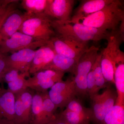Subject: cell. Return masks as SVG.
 Returning a JSON list of instances; mask_svg holds the SVG:
<instances>
[{
  "instance_id": "obj_1",
  "label": "cell",
  "mask_w": 124,
  "mask_h": 124,
  "mask_svg": "<svg viewBox=\"0 0 124 124\" xmlns=\"http://www.w3.org/2000/svg\"><path fill=\"white\" fill-rule=\"evenodd\" d=\"M71 22L107 31L124 32V10L122 2L113 1L100 11L86 16H72Z\"/></svg>"
},
{
  "instance_id": "obj_11",
  "label": "cell",
  "mask_w": 124,
  "mask_h": 124,
  "mask_svg": "<svg viewBox=\"0 0 124 124\" xmlns=\"http://www.w3.org/2000/svg\"><path fill=\"white\" fill-rule=\"evenodd\" d=\"M33 94L27 88L15 95L16 124H31V107Z\"/></svg>"
},
{
  "instance_id": "obj_23",
  "label": "cell",
  "mask_w": 124,
  "mask_h": 124,
  "mask_svg": "<svg viewBox=\"0 0 124 124\" xmlns=\"http://www.w3.org/2000/svg\"><path fill=\"white\" fill-rule=\"evenodd\" d=\"M102 124H124V106L115 105L104 117Z\"/></svg>"
},
{
  "instance_id": "obj_30",
  "label": "cell",
  "mask_w": 124,
  "mask_h": 124,
  "mask_svg": "<svg viewBox=\"0 0 124 124\" xmlns=\"http://www.w3.org/2000/svg\"><path fill=\"white\" fill-rule=\"evenodd\" d=\"M87 88L88 95L91 99L94 95L99 93L100 89L96 84L93 75L91 70L87 75Z\"/></svg>"
},
{
  "instance_id": "obj_13",
  "label": "cell",
  "mask_w": 124,
  "mask_h": 124,
  "mask_svg": "<svg viewBox=\"0 0 124 124\" xmlns=\"http://www.w3.org/2000/svg\"><path fill=\"white\" fill-rule=\"evenodd\" d=\"M35 52L34 50L25 49L7 55V71L9 69H15L20 73L29 72Z\"/></svg>"
},
{
  "instance_id": "obj_19",
  "label": "cell",
  "mask_w": 124,
  "mask_h": 124,
  "mask_svg": "<svg viewBox=\"0 0 124 124\" xmlns=\"http://www.w3.org/2000/svg\"><path fill=\"white\" fill-rule=\"evenodd\" d=\"M113 0H83L81 1L72 16H86L100 11Z\"/></svg>"
},
{
  "instance_id": "obj_7",
  "label": "cell",
  "mask_w": 124,
  "mask_h": 124,
  "mask_svg": "<svg viewBox=\"0 0 124 124\" xmlns=\"http://www.w3.org/2000/svg\"><path fill=\"white\" fill-rule=\"evenodd\" d=\"M50 41L56 53L78 60L89 47L88 43L79 42L57 35Z\"/></svg>"
},
{
  "instance_id": "obj_29",
  "label": "cell",
  "mask_w": 124,
  "mask_h": 124,
  "mask_svg": "<svg viewBox=\"0 0 124 124\" xmlns=\"http://www.w3.org/2000/svg\"><path fill=\"white\" fill-rule=\"evenodd\" d=\"M17 0H0V23L11 11L16 9Z\"/></svg>"
},
{
  "instance_id": "obj_21",
  "label": "cell",
  "mask_w": 124,
  "mask_h": 124,
  "mask_svg": "<svg viewBox=\"0 0 124 124\" xmlns=\"http://www.w3.org/2000/svg\"><path fill=\"white\" fill-rule=\"evenodd\" d=\"M48 0H23L22 7L27 13L32 15H38L44 13Z\"/></svg>"
},
{
  "instance_id": "obj_18",
  "label": "cell",
  "mask_w": 124,
  "mask_h": 124,
  "mask_svg": "<svg viewBox=\"0 0 124 124\" xmlns=\"http://www.w3.org/2000/svg\"><path fill=\"white\" fill-rule=\"evenodd\" d=\"M99 50V48L94 46L85 50L78 60L76 74L88 75L98 55Z\"/></svg>"
},
{
  "instance_id": "obj_15",
  "label": "cell",
  "mask_w": 124,
  "mask_h": 124,
  "mask_svg": "<svg viewBox=\"0 0 124 124\" xmlns=\"http://www.w3.org/2000/svg\"><path fill=\"white\" fill-rule=\"evenodd\" d=\"M117 94L115 105L124 106V53L120 50L113 63Z\"/></svg>"
},
{
  "instance_id": "obj_35",
  "label": "cell",
  "mask_w": 124,
  "mask_h": 124,
  "mask_svg": "<svg viewBox=\"0 0 124 124\" xmlns=\"http://www.w3.org/2000/svg\"><path fill=\"white\" fill-rule=\"evenodd\" d=\"M6 18H5L4 19H3V20H2V21H1V22L0 23V27L1 26V24H2V23H3V22H4V20H5V19Z\"/></svg>"
},
{
  "instance_id": "obj_10",
  "label": "cell",
  "mask_w": 124,
  "mask_h": 124,
  "mask_svg": "<svg viewBox=\"0 0 124 124\" xmlns=\"http://www.w3.org/2000/svg\"><path fill=\"white\" fill-rule=\"evenodd\" d=\"M75 2L74 0H48L44 14L53 20L71 21Z\"/></svg>"
},
{
  "instance_id": "obj_36",
  "label": "cell",
  "mask_w": 124,
  "mask_h": 124,
  "mask_svg": "<svg viewBox=\"0 0 124 124\" xmlns=\"http://www.w3.org/2000/svg\"><path fill=\"white\" fill-rule=\"evenodd\" d=\"M1 39L0 38V42H1Z\"/></svg>"
},
{
  "instance_id": "obj_17",
  "label": "cell",
  "mask_w": 124,
  "mask_h": 124,
  "mask_svg": "<svg viewBox=\"0 0 124 124\" xmlns=\"http://www.w3.org/2000/svg\"><path fill=\"white\" fill-rule=\"evenodd\" d=\"M78 60L55 53L52 62L45 70L51 69L64 73L69 72L75 75L76 73Z\"/></svg>"
},
{
  "instance_id": "obj_8",
  "label": "cell",
  "mask_w": 124,
  "mask_h": 124,
  "mask_svg": "<svg viewBox=\"0 0 124 124\" xmlns=\"http://www.w3.org/2000/svg\"><path fill=\"white\" fill-rule=\"evenodd\" d=\"M64 74V72L51 69L40 71L26 80V86L37 92L45 93L55 83L62 81Z\"/></svg>"
},
{
  "instance_id": "obj_25",
  "label": "cell",
  "mask_w": 124,
  "mask_h": 124,
  "mask_svg": "<svg viewBox=\"0 0 124 124\" xmlns=\"http://www.w3.org/2000/svg\"><path fill=\"white\" fill-rule=\"evenodd\" d=\"M101 54H98L95 63L91 68L95 82L97 86L101 89L106 88L108 85H107V82L104 79L102 72L101 66Z\"/></svg>"
},
{
  "instance_id": "obj_34",
  "label": "cell",
  "mask_w": 124,
  "mask_h": 124,
  "mask_svg": "<svg viewBox=\"0 0 124 124\" xmlns=\"http://www.w3.org/2000/svg\"><path fill=\"white\" fill-rule=\"evenodd\" d=\"M0 124H17L15 122L8 121L0 120Z\"/></svg>"
},
{
  "instance_id": "obj_33",
  "label": "cell",
  "mask_w": 124,
  "mask_h": 124,
  "mask_svg": "<svg viewBox=\"0 0 124 124\" xmlns=\"http://www.w3.org/2000/svg\"><path fill=\"white\" fill-rule=\"evenodd\" d=\"M46 124H67L59 115L55 116Z\"/></svg>"
},
{
  "instance_id": "obj_28",
  "label": "cell",
  "mask_w": 124,
  "mask_h": 124,
  "mask_svg": "<svg viewBox=\"0 0 124 124\" xmlns=\"http://www.w3.org/2000/svg\"><path fill=\"white\" fill-rule=\"evenodd\" d=\"M66 108L88 118L91 120L92 111L91 108H86L75 98L67 104Z\"/></svg>"
},
{
  "instance_id": "obj_3",
  "label": "cell",
  "mask_w": 124,
  "mask_h": 124,
  "mask_svg": "<svg viewBox=\"0 0 124 124\" xmlns=\"http://www.w3.org/2000/svg\"><path fill=\"white\" fill-rule=\"evenodd\" d=\"M51 21L44 13L33 15L24 21L18 31L37 39L49 41L56 35L51 26Z\"/></svg>"
},
{
  "instance_id": "obj_12",
  "label": "cell",
  "mask_w": 124,
  "mask_h": 124,
  "mask_svg": "<svg viewBox=\"0 0 124 124\" xmlns=\"http://www.w3.org/2000/svg\"><path fill=\"white\" fill-rule=\"evenodd\" d=\"M32 16L26 12L23 13L16 9L11 12L0 27V38L1 41L8 39L18 31L24 21Z\"/></svg>"
},
{
  "instance_id": "obj_4",
  "label": "cell",
  "mask_w": 124,
  "mask_h": 124,
  "mask_svg": "<svg viewBox=\"0 0 124 124\" xmlns=\"http://www.w3.org/2000/svg\"><path fill=\"white\" fill-rule=\"evenodd\" d=\"M124 38V33L121 31L110 32L106 40L107 46L101 52V68L104 79L108 81L114 79L113 63Z\"/></svg>"
},
{
  "instance_id": "obj_2",
  "label": "cell",
  "mask_w": 124,
  "mask_h": 124,
  "mask_svg": "<svg viewBox=\"0 0 124 124\" xmlns=\"http://www.w3.org/2000/svg\"><path fill=\"white\" fill-rule=\"evenodd\" d=\"M51 26L56 35L70 38L79 42L88 43L107 40L110 32L70 21L52 20Z\"/></svg>"
},
{
  "instance_id": "obj_27",
  "label": "cell",
  "mask_w": 124,
  "mask_h": 124,
  "mask_svg": "<svg viewBox=\"0 0 124 124\" xmlns=\"http://www.w3.org/2000/svg\"><path fill=\"white\" fill-rule=\"evenodd\" d=\"M73 78L77 96L82 98L88 96L87 88V76L76 74Z\"/></svg>"
},
{
  "instance_id": "obj_26",
  "label": "cell",
  "mask_w": 124,
  "mask_h": 124,
  "mask_svg": "<svg viewBox=\"0 0 124 124\" xmlns=\"http://www.w3.org/2000/svg\"><path fill=\"white\" fill-rule=\"evenodd\" d=\"M29 72L20 73V76L17 79L12 82L8 83L7 89L15 95L22 92L27 88L26 85V77L29 76Z\"/></svg>"
},
{
  "instance_id": "obj_20",
  "label": "cell",
  "mask_w": 124,
  "mask_h": 124,
  "mask_svg": "<svg viewBox=\"0 0 124 124\" xmlns=\"http://www.w3.org/2000/svg\"><path fill=\"white\" fill-rule=\"evenodd\" d=\"M33 94L31 107V124H43L42 93Z\"/></svg>"
},
{
  "instance_id": "obj_16",
  "label": "cell",
  "mask_w": 124,
  "mask_h": 124,
  "mask_svg": "<svg viewBox=\"0 0 124 124\" xmlns=\"http://www.w3.org/2000/svg\"><path fill=\"white\" fill-rule=\"evenodd\" d=\"M15 102L14 94L8 89L0 88V120L15 123Z\"/></svg>"
},
{
  "instance_id": "obj_14",
  "label": "cell",
  "mask_w": 124,
  "mask_h": 124,
  "mask_svg": "<svg viewBox=\"0 0 124 124\" xmlns=\"http://www.w3.org/2000/svg\"><path fill=\"white\" fill-rule=\"evenodd\" d=\"M55 53L52 43H48L36 50L35 55L29 68V74L45 70L51 63Z\"/></svg>"
},
{
  "instance_id": "obj_5",
  "label": "cell",
  "mask_w": 124,
  "mask_h": 124,
  "mask_svg": "<svg viewBox=\"0 0 124 124\" xmlns=\"http://www.w3.org/2000/svg\"><path fill=\"white\" fill-rule=\"evenodd\" d=\"M117 98L116 91L108 85L101 94L93 96L91 100L92 116L94 124H102L104 117L115 106Z\"/></svg>"
},
{
  "instance_id": "obj_9",
  "label": "cell",
  "mask_w": 124,
  "mask_h": 124,
  "mask_svg": "<svg viewBox=\"0 0 124 124\" xmlns=\"http://www.w3.org/2000/svg\"><path fill=\"white\" fill-rule=\"evenodd\" d=\"M48 93L57 108L62 109L66 107L77 96L73 78L55 83Z\"/></svg>"
},
{
  "instance_id": "obj_6",
  "label": "cell",
  "mask_w": 124,
  "mask_h": 124,
  "mask_svg": "<svg viewBox=\"0 0 124 124\" xmlns=\"http://www.w3.org/2000/svg\"><path fill=\"white\" fill-rule=\"evenodd\" d=\"M49 41L37 39L18 31L8 39L1 41L0 51L6 54L25 49L35 50L48 44Z\"/></svg>"
},
{
  "instance_id": "obj_32",
  "label": "cell",
  "mask_w": 124,
  "mask_h": 124,
  "mask_svg": "<svg viewBox=\"0 0 124 124\" xmlns=\"http://www.w3.org/2000/svg\"><path fill=\"white\" fill-rule=\"evenodd\" d=\"M7 57L6 54L0 51V83L2 80L4 75L7 71Z\"/></svg>"
},
{
  "instance_id": "obj_31",
  "label": "cell",
  "mask_w": 124,
  "mask_h": 124,
  "mask_svg": "<svg viewBox=\"0 0 124 124\" xmlns=\"http://www.w3.org/2000/svg\"><path fill=\"white\" fill-rule=\"evenodd\" d=\"M20 72L17 70L9 69L5 73L2 78V80L8 84L18 78L20 76Z\"/></svg>"
},
{
  "instance_id": "obj_22",
  "label": "cell",
  "mask_w": 124,
  "mask_h": 124,
  "mask_svg": "<svg viewBox=\"0 0 124 124\" xmlns=\"http://www.w3.org/2000/svg\"><path fill=\"white\" fill-rule=\"evenodd\" d=\"M42 93L43 124H46L55 116L57 107L49 97L48 91Z\"/></svg>"
},
{
  "instance_id": "obj_24",
  "label": "cell",
  "mask_w": 124,
  "mask_h": 124,
  "mask_svg": "<svg viewBox=\"0 0 124 124\" xmlns=\"http://www.w3.org/2000/svg\"><path fill=\"white\" fill-rule=\"evenodd\" d=\"M59 115L67 124H90L91 120L66 108Z\"/></svg>"
}]
</instances>
